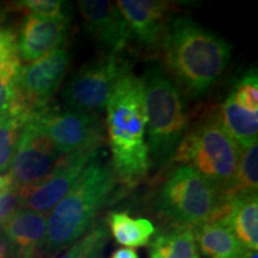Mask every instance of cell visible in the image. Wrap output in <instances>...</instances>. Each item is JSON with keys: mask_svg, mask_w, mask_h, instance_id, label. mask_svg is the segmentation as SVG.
<instances>
[{"mask_svg": "<svg viewBox=\"0 0 258 258\" xmlns=\"http://www.w3.org/2000/svg\"><path fill=\"white\" fill-rule=\"evenodd\" d=\"M167 74L192 97L205 95L231 59L224 37L188 17L173 18L160 44Z\"/></svg>", "mask_w": 258, "mask_h": 258, "instance_id": "6da1fadb", "label": "cell"}, {"mask_svg": "<svg viewBox=\"0 0 258 258\" xmlns=\"http://www.w3.org/2000/svg\"><path fill=\"white\" fill-rule=\"evenodd\" d=\"M105 111L110 163L116 179L124 185H137L151 169L141 78L132 72L122 77L109 98Z\"/></svg>", "mask_w": 258, "mask_h": 258, "instance_id": "7a4b0ae2", "label": "cell"}, {"mask_svg": "<svg viewBox=\"0 0 258 258\" xmlns=\"http://www.w3.org/2000/svg\"><path fill=\"white\" fill-rule=\"evenodd\" d=\"M116 184L111 163L96 154L64 198L47 215V231L40 254L55 257L89 230Z\"/></svg>", "mask_w": 258, "mask_h": 258, "instance_id": "3957f363", "label": "cell"}, {"mask_svg": "<svg viewBox=\"0 0 258 258\" xmlns=\"http://www.w3.org/2000/svg\"><path fill=\"white\" fill-rule=\"evenodd\" d=\"M141 80L151 166L158 170L173 161L189 128L188 110L182 90L159 67L146 70Z\"/></svg>", "mask_w": 258, "mask_h": 258, "instance_id": "277c9868", "label": "cell"}, {"mask_svg": "<svg viewBox=\"0 0 258 258\" xmlns=\"http://www.w3.org/2000/svg\"><path fill=\"white\" fill-rule=\"evenodd\" d=\"M240 154L241 148L226 133L215 112L188 128L173 161L196 171L222 196L233 180Z\"/></svg>", "mask_w": 258, "mask_h": 258, "instance_id": "5b68a950", "label": "cell"}, {"mask_svg": "<svg viewBox=\"0 0 258 258\" xmlns=\"http://www.w3.org/2000/svg\"><path fill=\"white\" fill-rule=\"evenodd\" d=\"M156 207L172 226L192 230L224 218L228 202L196 171L179 165L159 186Z\"/></svg>", "mask_w": 258, "mask_h": 258, "instance_id": "8992f818", "label": "cell"}, {"mask_svg": "<svg viewBox=\"0 0 258 258\" xmlns=\"http://www.w3.org/2000/svg\"><path fill=\"white\" fill-rule=\"evenodd\" d=\"M129 72V61L120 54H108L84 64L64 86V104L72 110L89 114L105 111L117 83Z\"/></svg>", "mask_w": 258, "mask_h": 258, "instance_id": "52a82bcc", "label": "cell"}, {"mask_svg": "<svg viewBox=\"0 0 258 258\" xmlns=\"http://www.w3.org/2000/svg\"><path fill=\"white\" fill-rule=\"evenodd\" d=\"M60 157L37 118L30 114L19 135L6 177L19 191L30 189L49 175Z\"/></svg>", "mask_w": 258, "mask_h": 258, "instance_id": "ba28073f", "label": "cell"}, {"mask_svg": "<svg viewBox=\"0 0 258 258\" xmlns=\"http://www.w3.org/2000/svg\"><path fill=\"white\" fill-rule=\"evenodd\" d=\"M31 114L61 156L104 143V129L98 114L50 105Z\"/></svg>", "mask_w": 258, "mask_h": 258, "instance_id": "9c48e42d", "label": "cell"}, {"mask_svg": "<svg viewBox=\"0 0 258 258\" xmlns=\"http://www.w3.org/2000/svg\"><path fill=\"white\" fill-rule=\"evenodd\" d=\"M69 64V51L61 47L22 66L14 109L30 115L49 105V101L62 84Z\"/></svg>", "mask_w": 258, "mask_h": 258, "instance_id": "30bf717a", "label": "cell"}, {"mask_svg": "<svg viewBox=\"0 0 258 258\" xmlns=\"http://www.w3.org/2000/svg\"><path fill=\"white\" fill-rule=\"evenodd\" d=\"M103 145H95L70 154H64L56 161L55 166L46 178L30 189L19 191L22 208L48 215L70 189L76 184L83 171L96 154L102 151Z\"/></svg>", "mask_w": 258, "mask_h": 258, "instance_id": "8fae6325", "label": "cell"}, {"mask_svg": "<svg viewBox=\"0 0 258 258\" xmlns=\"http://www.w3.org/2000/svg\"><path fill=\"white\" fill-rule=\"evenodd\" d=\"M127 23L132 38L146 48L160 47L166 29L173 18L172 5L157 0H120L116 2Z\"/></svg>", "mask_w": 258, "mask_h": 258, "instance_id": "7c38bea8", "label": "cell"}, {"mask_svg": "<svg viewBox=\"0 0 258 258\" xmlns=\"http://www.w3.org/2000/svg\"><path fill=\"white\" fill-rule=\"evenodd\" d=\"M78 6L92 36L110 54H120L132 35L116 4L106 0H83Z\"/></svg>", "mask_w": 258, "mask_h": 258, "instance_id": "4fadbf2b", "label": "cell"}, {"mask_svg": "<svg viewBox=\"0 0 258 258\" xmlns=\"http://www.w3.org/2000/svg\"><path fill=\"white\" fill-rule=\"evenodd\" d=\"M71 18H43L28 16L16 41V51L25 62L40 59L61 48L69 36Z\"/></svg>", "mask_w": 258, "mask_h": 258, "instance_id": "5bb4252c", "label": "cell"}, {"mask_svg": "<svg viewBox=\"0 0 258 258\" xmlns=\"http://www.w3.org/2000/svg\"><path fill=\"white\" fill-rule=\"evenodd\" d=\"M0 231L17 258L40 254L46 237L47 215L21 208L0 226Z\"/></svg>", "mask_w": 258, "mask_h": 258, "instance_id": "9a60e30c", "label": "cell"}, {"mask_svg": "<svg viewBox=\"0 0 258 258\" xmlns=\"http://www.w3.org/2000/svg\"><path fill=\"white\" fill-rule=\"evenodd\" d=\"M227 212L220 219L230 226L237 239L246 250L258 249V198L257 192L239 194L226 199ZM219 221V220H218Z\"/></svg>", "mask_w": 258, "mask_h": 258, "instance_id": "2e32d148", "label": "cell"}, {"mask_svg": "<svg viewBox=\"0 0 258 258\" xmlns=\"http://www.w3.org/2000/svg\"><path fill=\"white\" fill-rule=\"evenodd\" d=\"M222 128L241 150L257 143L258 111H250L228 95L217 111Z\"/></svg>", "mask_w": 258, "mask_h": 258, "instance_id": "e0dca14e", "label": "cell"}, {"mask_svg": "<svg viewBox=\"0 0 258 258\" xmlns=\"http://www.w3.org/2000/svg\"><path fill=\"white\" fill-rule=\"evenodd\" d=\"M191 231L196 245L207 258H230L246 250L230 226L221 220L198 226Z\"/></svg>", "mask_w": 258, "mask_h": 258, "instance_id": "ac0fdd59", "label": "cell"}, {"mask_svg": "<svg viewBox=\"0 0 258 258\" xmlns=\"http://www.w3.org/2000/svg\"><path fill=\"white\" fill-rule=\"evenodd\" d=\"M150 258H200L191 228L172 226L154 235Z\"/></svg>", "mask_w": 258, "mask_h": 258, "instance_id": "d6986e66", "label": "cell"}, {"mask_svg": "<svg viewBox=\"0 0 258 258\" xmlns=\"http://www.w3.org/2000/svg\"><path fill=\"white\" fill-rule=\"evenodd\" d=\"M108 224L116 241L129 249L145 246L156 233V228L150 220L143 218L134 219L123 212H111Z\"/></svg>", "mask_w": 258, "mask_h": 258, "instance_id": "ffe728a7", "label": "cell"}, {"mask_svg": "<svg viewBox=\"0 0 258 258\" xmlns=\"http://www.w3.org/2000/svg\"><path fill=\"white\" fill-rule=\"evenodd\" d=\"M258 190V145L253 143L241 150L238 167L230 188L222 198L228 199L239 194L257 192Z\"/></svg>", "mask_w": 258, "mask_h": 258, "instance_id": "44dd1931", "label": "cell"}, {"mask_svg": "<svg viewBox=\"0 0 258 258\" xmlns=\"http://www.w3.org/2000/svg\"><path fill=\"white\" fill-rule=\"evenodd\" d=\"M29 116L21 110H11L0 118V173L9 171L19 135Z\"/></svg>", "mask_w": 258, "mask_h": 258, "instance_id": "7402d4cb", "label": "cell"}, {"mask_svg": "<svg viewBox=\"0 0 258 258\" xmlns=\"http://www.w3.org/2000/svg\"><path fill=\"white\" fill-rule=\"evenodd\" d=\"M109 239L105 222L97 220L79 239L67 247V251L57 258H97L101 256Z\"/></svg>", "mask_w": 258, "mask_h": 258, "instance_id": "603a6c76", "label": "cell"}, {"mask_svg": "<svg viewBox=\"0 0 258 258\" xmlns=\"http://www.w3.org/2000/svg\"><path fill=\"white\" fill-rule=\"evenodd\" d=\"M22 63L17 53L0 59V118L14 109L17 101L18 77Z\"/></svg>", "mask_w": 258, "mask_h": 258, "instance_id": "cb8c5ba5", "label": "cell"}, {"mask_svg": "<svg viewBox=\"0 0 258 258\" xmlns=\"http://www.w3.org/2000/svg\"><path fill=\"white\" fill-rule=\"evenodd\" d=\"M14 9L37 17L71 18L70 5L61 0H22L15 3Z\"/></svg>", "mask_w": 258, "mask_h": 258, "instance_id": "d4e9b609", "label": "cell"}, {"mask_svg": "<svg viewBox=\"0 0 258 258\" xmlns=\"http://www.w3.org/2000/svg\"><path fill=\"white\" fill-rule=\"evenodd\" d=\"M238 104L250 111H258V79L256 70L245 73L228 93Z\"/></svg>", "mask_w": 258, "mask_h": 258, "instance_id": "484cf974", "label": "cell"}, {"mask_svg": "<svg viewBox=\"0 0 258 258\" xmlns=\"http://www.w3.org/2000/svg\"><path fill=\"white\" fill-rule=\"evenodd\" d=\"M22 208V200L19 191L10 185L0 194V226L8 220L16 211Z\"/></svg>", "mask_w": 258, "mask_h": 258, "instance_id": "4316f807", "label": "cell"}, {"mask_svg": "<svg viewBox=\"0 0 258 258\" xmlns=\"http://www.w3.org/2000/svg\"><path fill=\"white\" fill-rule=\"evenodd\" d=\"M16 41H17V37L14 31L0 27V59H4L12 53H17Z\"/></svg>", "mask_w": 258, "mask_h": 258, "instance_id": "83f0119b", "label": "cell"}, {"mask_svg": "<svg viewBox=\"0 0 258 258\" xmlns=\"http://www.w3.org/2000/svg\"><path fill=\"white\" fill-rule=\"evenodd\" d=\"M0 258H17L11 245L9 244V241L3 235L2 231H0Z\"/></svg>", "mask_w": 258, "mask_h": 258, "instance_id": "f1b7e54d", "label": "cell"}, {"mask_svg": "<svg viewBox=\"0 0 258 258\" xmlns=\"http://www.w3.org/2000/svg\"><path fill=\"white\" fill-rule=\"evenodd\" d=\"M111 258H139L137 252L133 249L124 247V249H118L112 253Z\"/></svg>", "mask_w": 258, "mask_h": 258, "instance_id": "f546056e", "label": "cell"}, {"mask_svg": "<svg viewBox=\"0 0 258 258\" xmlns=\"http://www.w3.org/2000/svg\"><path fill=\"white\" fill-rule=\"evenodd\" d=\"M10 185H11V183H10V180L8 177H6V175L0 176V194H2L3 191H5V190L8 189Z\"/></svg>", "mask_w": 258, "mask_h": 258, "instance_id": "4dcf8cb0", "label": "cell"}, {"mask_svg": "<svg viewBox=\"0 0 258 258\" xmlns=\"http://www.w3.org/2000/svg\"><path fill=\"white\" fill-rule=\"evenodd\" d=\"M21 258H44L43 256H41V254H30V256H24V257H21Z\"/></svg>", "mask_w": 258, "mask_h": 258, "instance_id": "1f68e13d", "label": "cell"}]
</instances>
